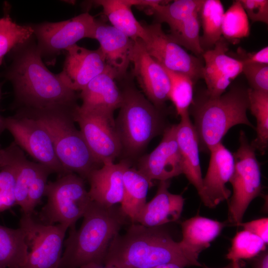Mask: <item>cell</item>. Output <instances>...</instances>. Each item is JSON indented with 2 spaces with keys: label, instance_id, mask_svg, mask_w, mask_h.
Returning a JSON list of instances; mask_svg holds the SVG:
<instances>
[{
  "label": "cell",
  "instance_id": "cell-43",
  "mask_svg": "<svg viewBox=\"0 0 268 268\" xmlns=\"http://www.w3.org/2000/svg\"><path fill=\"white\" fill-rule=\"evenodd\" d=\"M252 268H268V253L265 250L253 259Z\"/></svg>",
  "mask_w": 268,
  "mask_h": 268
},
{
  "label": "cell",
  "instance_id": "cell-11",
  "mask_svg": "<svg viewBox=\"0 0 268 268\" xmlns=\"http://www.w3.org/2000/svg\"><path fill=\"white\" fill-rule=\"evenodd\" d=\"M142 24L144 34L140 39L149 55L165 68L188 75L194 82L202 78L203 64L200 58L173 41L161 23Z\"/></svg>",
  "mask_w": 268,
  "mask_h": 268
},
{
  "label": "cell",
  "instance_id": "cell-20",
  "mask_svg": "<svg viewBox=\"0 0 268 268\" xmlns=\"http://www.w3.org/2000/svg\"><path fill=\"white\" fill-rule=\"evenodd\" d=\"M93 39L99 42L106 63L117 78L125 77L134 41L113 26L97 20Z\"/></svg>",
  "mask_w": 268,
  "mask_h": 268
},
{
  "label": "cell",
  "instance_id": "cell-16",
  "mask_svg": "<svg viewBox=\"0 0 268 268\" xmlns=\"http://www.w3.org/2000/svg\"><path fill=\"white\" fill-rule=\"evenodd\" d=\"M228 44L221 37L213 48L202 55L204 64L202 78L206 85V93L212 97L220 96L234 79L242 72L243 64L227 55Z\"/></svg>",
  "mask_w": 268,
  "mask_h": 268
},
{
  "label": "cell",
  "instance_id": "cell-21",
  "mask_svg": "<svg viewBox=\"0 0 268 268\" xmlns=\"http://www.w3.org/2000/svg\"><path fill=\"white\" fill-rule=\"evenodd\" d=\"M129 165L126 160L118 163L109 162L92 170L86 179L91 200L107 207L121 204L124 196L123 173Z\"/></svg>",
  "mask_w": 268,
  "mask_h": 268
},
{
  "label": "cell",
  "instance_id": "cell-36",
  "mask_svg": "<svg viewBox=\"0 0 268 268\" xmlns=\"http://www.w3.org/2000/svg\"><path fill=\"white\" fill-rule=\"evenodd\" d=\"M266 246L260 237L244 230L237 232L233 238L226 257L231 262L252 259L266 250Z\"/></svg>",
  "mask_w": 268,
  "mask_h": 268
},
{
  "label": "cell",
  "instance_id": "cell-8",
  "mask_svg": "<svg viewBox=\"0 0 268 268\" xmlns=\"http://www.w3.org/2000/svg\"><path fill=\"white\" fill-rule=\"evenodd\" d=\"M239 141V148L233 153L234 169L229 181L233 193L228 205V219L235 226L242 222L249 204L262 191L261 168L256 150L243 131L240 132Z\"/></svg>",
  "mask_w": 268,
  "mask_h": 268
},
{
  "label": "cell",
  "instance_id": "cell-4",
  "mask_svg": "<svg viewBox=\"0 0 268 268\" xmlns=\"http://www.w3.org/2000/svg\"><path fill=\"white\" fill-rule=\"evenodd\" d=\"M248 89L234 86L220 96L212 97L206 92L201 95L189 109L199 142L200 150L208 152L222 142L233 127L243 124L255 129L249 120Z\"/></svg>",
  "mask_w": 268,
  "mask_h": 268
},
{
  "label": "cell",
  "instance_id": "cell-46",
  "mask_svg": "<svg viewBox=\"0 0 268 268\" xmlns=\"http://www.w3.org/2000/svg\"><path fill=\"white\" fill-rule=\"evenodd\" d=\"M203 268H209V267H208L207 266H204ZM233 268V263H232V262H231L228 265H227V266H225L224 267H222V268Z\"/></svg>",
  "mask_w": 268,
  "mask_h": 268
},
{
  "label": "cell",
  "instance_id": "cell-1",
  "mask_svg": "<svg viewBox=\"0 0 268 268\" xmlns=\"http://www.w3.org/2000/svg\"><path fill=\"white\" fill-rule=\"evenodd\" d=\"M10 53L12 61L4 76L12 84L16 108L61 106L73 109L78 106L76 91L44 65L33 35Z\"/></svg>",
  "mask_w": 268,
  "mask_h": 268
},
{
  "label": "cell",
  "instance_id": "cell-22",
  "mask_svg": "<svg viewBox=\"0 0 268 268\" xmlns=\"http://www.w3.org/2000/svg\"><path fill=\"white\" fill-rule=\"evenodd\" d=\"M4 167L9 168L14 174L16 205H18L23 214H25L30 187L39 173L47 166L29 161L22 149L13 141L6 148L0 149V168Z\"/></svg>",
  "mask_w": 268,
  "mask_h": 268
},
{
  "label": "cell",
  "instance_id": "cell-13",
  "mask_svg": "<svg viewBox=\"0 0 268 268\" xmlns=\"http://www.w3.org/2000/svg\"><path fill=\"white\" fill-rule=\"evenodd\" d=\"M4 120L6 130L11 134L14 141L38 163L48 167L59 177L68 173L56 155L48 133L38 122L16 113L4 117Z\"/></svg>",
  "mask_w": 268,
  "mask_h": 268
},
{
  "label": "cell",
  "instance_id": "cell-17",
  "mask_svg": "<svg viewBox=\"0 0 268 268\" xmlns=\"http://www.w3.org/2000/svg\"><path fill=\"white\" fill-rule=\"evenodd\" d=\"M63 70L57 74L60 80L71 90L81 91L107 67L99 48L91 50L75 44L66 50Z\"/></svg>",
  "mask_w": 268,
  "mask_h": 268
},
{
  "label": "cell",
  "instance_id": "cell-32",
  "mask_svg": "<svg viewBox=\"0 0 268 268\" xmlns=\"http://www.w3.org/2000/svg\"><path fill=\"white\" fill-rule=\"evenodd\" d=\"M250 33L248 17L239 0L233 1L224 13L222 22L223 38L232 44H236Z\"/></svg>",
  "mask_w": 268,
  "mask_h": 268
},
{
  "label": "cell",
  "instance_id": "cell-42",
  "mask_svg": "<svg viewBox=\"0 0 268 268\" xmlns=\"http://www.w3.org/2000/svg\"><path fill=\"white\" fill-rule=\"evenodd\" d=\"M236 58L243 64H261L268 65V47L266 46L256 52L249 53L239 48L237 51Z\"/></svg>",
  "mask_w": 268,
  "mask_h": 268
},
{
  "label": "cell",
  "instance_id": "cell-44",
  "mask_svg": "<svg viewBox=\"0 0 268 268\" xmlns=\"http://www.w3.org/2000/svg\"><path fill=\"white\" fill-rule=\"evenodd\" d=\"M152 268H182L180 266L172 263L160 265Z\"/></svg>",
  "mask_w": 268,
  "mask_h": 268
},
{
  "label": "cell",
  "instance_id": "cell-41",
  "mask_svg": "<svg viewBox=\"0 0 268 268\" xmlns=\"http://www.w3.org/2000/svg\"><path fill=\"white\" fill-rule=\"evenodd\" d=\"M238 226L242 227L258 236L267 245L268 243V218L264 217L247 222H241Z\"/></svg>",
  "mask_w": 268,
  "mask_h": 268
},
{
  "label": "cell",
  "instance_id": "cell-7",
  "mask_svg": "<svg viewBox=\"0 0 268 268\" xmlns=\"http://www.w3.org/2000/svg\"><path fill=\"white\" fill-rule=\"evenodd\" d=\"M44 196L47 202L39 213L38 220L47 225L60 224L68 229L75 227L92 201L84 179L73 173L48 182Z\"/></svg>",
  "mask_w": 268,
  "mask_h": 268
},
{
  "label": "cell",
  "instance_id": "cell-9",
  "mask_svg": "<svg viewBox=\"0 0 268 268\" xmlns=\"http://www.w3.org/2000/svg\"><path fill=\"white\" fill-rule=\"evenodd\" d=\"M96 19L85 12L70 19L29 24L37 40V47L42 58L53 63L63 51L85 38L93 39Z\"/></svg>",
  "mask_w": 268,
  "mask_h": 268
},
{
  "label": "cell",
  "instance_id": "cell-27",
  "mask_svg": "<svg viewBox=\"0 0 268 268\" xmlns=\"http://www.w3.org/2000/svg\"><path fill=\"white\" fill-rule=\"evenodd\" d=\"M94 2L101 6L112 26L133 40L141 39L144 28L132 10L134 0H99Z\"/></svg>",
  "mask_w": 268,
  "mask_h": 268
},
{
  "label": "cell",
  "instance_id": "cell-18",
  "mask_svg": "<svg viewBox=\"0 0 268 268\" xmlns=\"http://www.w3.org/2000/svg\"><path fill=\"white\" fill-rule=\"evenodd\" d=\"M209 152L210 160L202 185L207 207L213 208L231 195L226 185L234 171V158L222 142L211 147Z\"/></svg>",
  "mask_w": 268,
  "mask_h": 268
},
{
  "label": "cell",
  "instance_id": "cell-5",
  "mask_svg": "<svg viewBox=\"0 0 268 268\" xmlns=\"http://www.w3.org/2000/svg\"><path fill=\"white\" fill-rule=\"evenodd\" d=\"M74 109L61 106L20 108L15 113L33 119L43 127L50 136L56 155L65 170L85 180L92 170L98 168L99 163L75 126L72 115Z\"/></svg>",
  "mask_w": 268,
  "mask_h": 268
},
{
  "label": "cell",
  "instance_id": "cell-23",
  "mask_svg": "<svg viewBox=\"0 0 268 268\" xmlns=\"http://www.w3.org/2000/svg\"><path fill=\"white\" fill-rule=\"evenodd\" d=\"M169 186V180L160 181L155 196L146 202L135 223L148 227H158L180 218L185 199L181 195L170 193Z\"/></svg>",
  "mask_w": 268,
  "mask_h": 268
},
{
  "label": "cell",
  "instance_id": "cell-30",
  "mask_svg": "<svg viewBox=\"0 0 268 268\" xmlns=\"http://www.w3.org/2000/svg\"><path fill=\"white\" fill-rule=\"evenodd\" d=\"M204 0H176L170 3H160L149 8L159 23L168 25L170 32L176 30L188 17L200 11Z\"/></svg>",
  "mask_w": 268,
  "mask_h": 268
},
{
  "label": "cell",
  "instance_id": "cell-28",
  "mask_svg": "<svg viewBox=\"0 0 268 268\" xmlns=\"http://www.w3.org/2000/svg\"><path fill=\"white\" fill-rule=\"evenodd\" d=\"M28 254L27 234L21 227L12 229L0 225V268H19Z\"/></svg>",
  "mask_w": 268,
  "mask_h": 268
},
{
  "label": "cell",
  "instance_id": "cell-31",
  "mask_svg": "<svg viewBox=\"0 0 268 268\" xmlns=\"http://www.w3.org/2000/svg\"><path fill=\"white\" fill-rule=\"evenodd\" d=\"M249 109L256 118L257 136L251 143L262 154L268 147V92L248 89Z\"/></svg>",
  "mask_w": 268,
  "mask_h": 268
},
{
  "label": "cell",
  "instance_id": "cell-10",
  "mask_svg": "<svg viewBox=\"0 0 268 268\" xmlns=\"http://www.w3.org/2000/svg\"><path fill=\"white\" fill-rule=\"evenodd\" d=\"M20 226L27 234L28 254L19 268H59L63 254L66 226L45 224L33 215L22 214Z\"/></svg>",
  "mask_w": 268,
  "mask_h": 268
},
{
  "label": "cell",
  "instance_id": "cell-45",
  "mask_svg": "<svg viewBox=\"0 0 268 268\" xmlns=\"http://www.w3.org/2000/svg\"><path fill=\"white\" fill-rule=\"evenodd\" d=\"M80 268H109L102 265H98L96 264H89L84 266H83L81 267Z\"/></svg>",
  "mask_w": 268,
  "mask_h": 268
},
{
  "label": "cell",
  "instance_id": "cell-15",
  "mask_svg": "<svg viewBox=\"0 0 268 268\" xmlns=\"http://www.w3.org/2000/svg\"><path fill=\"white\" fill-rule=\"evenodd\" d=\"M176 132L177 125L166 127L159 144L138 162L137 170L152 185L153 180H169L183 174L182 159Z\"/></svg>",
  "mask_w": 268,
  "mask_h": 268
},
{
  "label": "cell",
  "instance_id": "cell-2",
  "mask_svg": "<svg viewBox=\"0 0 268 268\" xmlns=\"http://www.w3.org/2000/svg\"><path fill=\"white\" fill-rule=\"evenodd\" d=\"M199 258L183 249L162 226L148 227L131 223L116 235L108 249L103 265L111 268H152L175 264L182 268L201 267Z\"/></svg>",
  "mask_w": 268,
  "mask_h": 268
},
{
  "label": "cell",
  "instance_id": "cell-48",
  "mask_svg": "<svg viewBox=\"0 0 268 268\" xmlns=\"http://www.w3.org/2000/svg\"><path fill=\"white\" fill-rule=\"evenodd\" d=\"M1 85L0 84V100L1 99Z\"/></svg>",
  "mask_w": 268,
  "mask_h": 268
},
{
  "label": "cell",
  "instance_id": "cell-6",
  "mask_svg": "<svg viewBox=\"0 0 268 268\" xmlns=\"http://www.w3.org/2000/svg\"><path fill=\"white\" fill-rule=\"evenodd\" d=\"M122 102L115 127L123 149L130 155L140 152L151 141L163 133L162 110L157 108L131 84L121 90Z\"/></svg>",
  "mask_w": 268,
  "mask_h": 268
},
{
  "label": "cell",
  "instance_id": "cell-35",
  "mask_svg": "<svg viewBox=\"0 0 268 268\" xmlns=\"http://www.w3.org/2000/svg\"><path fill=\"white\" fill-rule=\"evenodd\" d=\"M200 11L194 12L183 22L178 28L168 34L173 41L191 51L197 57L202 55L204 52L200 43Z\"/></svg>",
  "mask_w": 268,
  "mask_h": 268
},
{
  "label": "cell",
  "instance_id": "cell-14",
  "mask_svg": "<svg viewBox=\"0 0 268 268\" xmlns=\"http://www.w3.org/2000/svg\"><path fill=\"white\" fill-rule=\"evenodd\" d=\"M131 63L133 75L145 97L162 110L169 100L170 79L163 67L147 53L139 38L134 41Z\"/></svg>",
  "mask_w": 268,
  "mask_h": 268
},
{
  "label": "cell",
  "instance_id": "cell-47",
  "mask_svg": "<svg viewBox=\"0 0 268 268\" xmlns=\"http://www.w3.org/2000/svg\"><path fill=\"white\" fill-rule=\"evenodd\" d=\"M233 263V268H241L239 262H231Z\"/></svg>",
  "mask_w": 268,
  "mask_h": 268
},
{
  "label": "cell",
  "instance_id": "cell-24",
  "mask_svg": "<svg viewBox=\"0 0 268 268\" xmlns=\"http://www.w3.org/2000/svg\"><path fill=\"white\" fill-rule=\"evenodd\" d=\"M181 117L177 125L176 136L183 164V174L197 190L201 201L207 207L202 185L199 157V142L190 114Z\"/></svg>",
  "mask_w": 268,
  "mask_h": 268
},
{
  "label": "cell",
  "instance_id": "cell-12",
  "mask_svg": "<svg viewBox=\"0 0 268 268\" xmlns=\"http://www.w3.org/2000/svg\"><path fill=\"white\" fill-rule=\"evenodd\" d=\"M72 115L96 161L99 164L114 162L123 150L114 118L82 110L79 105L73 110Z\"/></svg>",
  "mask_w": 268,
  "mask_h": 268
},
{
  "label": "cell",
  "instance_id": "cell-40",
  "mask_svg": "<svg viewBox=\"0 0 268 268\" xmlns=\"http://www.w3.org/2000/svg\"><path fill=\"white\" fill-rule=\"evenodd\" d=\"M252 21L268 23V0H239Z\"/></svg>",
  "mask_w": 268,
  "mask_h": 268
},
{
  "label": "cell",
  "instance_id": "cell-29",
  "mask_svg": "<svg viewBox=\"0 0 268 268\" xmlns=\"http://www.w3.org/2000/svg\"><path fill=\"white\" fill-rule=\"evenodd\" d=\"M224 9L219 0H204L200 11L203 34L200 43L204 51L213 48L222 37V22Z\"/></svg>",
  "mask_w": 268,
  "mask_h": 268
},
{
  "label": "cell",
  "instance_id": "cell-39",
  "mask_svg": "<svg viewBox=\"0 0 268 268\" xmlns=\"http://www.w3.org/2000/svg\"><path fill=\"white\" fill-rule=\"evenodd\" d=\"M52 173V170L46 167L36 177L28 191L27 211L24 214L33 215L36 206L44 196L48 177Z\"/></svg>",
  "mask_w": 268,
  "mask_h": 268
},
{
  "label": "cell",
  "instance_id": "cell-38",
  "mask_svg": "<svg viewBox=\"0 0 268 268\" xmlns=\"http://www.w3.org/2000/svg\"><path fill=\"white\" fill-rule=\"evenodd\" d=\"M242 73L245 75L251 88L268 92V65L243 64Z\"/></svg>",
  "mask_w": 268,
  "mask_h": 268
},
{
  "label": "cell",
  "instance_id": "cell-3",
  "mask_svg": "<svg viewBox=\"0 0 268 268\" xmlns=\"http://www.w3.org/2000/svg\"><path fill=\"white\" fill-rule=\"evenodd\" d=\"M80 227L69 228L59 268H80L89 264L103 265L114 237L130 219L120 206H105L91 201Z\"/></svg>",
  "mask_w": 268,
  "mask_h": 268
},
{
  "label": "cell",
  "instance_id": "cell-37",
  "mask_svg": "<svg viewBox=\"0 0 268 268\" xmlns=\"http://www.w3.org/2000/svg\"><path fill=\"white\" fill-rule=\"evenodd\" d=\"M15 175L9 168H0V212L16 205Z\"/></svg>",
  "mask_w": 268,
  "mask_h": 268
},
{
  "label": "cell",
  "instance_id": "cell-26",
  "mask_svg": "<svg viewBox=\"0 0 268 268\" xmlns=\"http://www.w3.org/2000/svg\"><path fill=\"white\" fill-rule=\"evenodd\" d=\"M124 196L120 207L131 223L146 202L149 188L153 185L137 169L127 166L123 176Z\"/></svg>",
  "mask_w": 268,
  "mask_h": 268
},
{
  "label": "cell",
  "instance_id": "cell-34",
  "mask_svg": "<svg viewBox=\"0 0 268 268\" xmlns=\"http://www.w3.org/2000/svg\"><path fill=\"white\" fill-rule=\"evenodd\" d=\"M32 35L33 30L29 25L17 24L9 14L0 18V65L6 54Z\"/></svg>",
  "mask_w": 268,
  "mask_h": 268
},
{
  "label": "cell",
  "instance_id": "cell-19",
  "mask_svg": "<svg viewBox=\"0 0 268 268\" xmlns=\"http://www.w3.org/2000/svg\"><path fill=\"white\" fill-rule=\"evenodd\" d=\"M115 72L107 66L105 70L93 78L81 91L82 103L79 108L98 112L113 117L114 112L122 102L121 90L118 87Z\"/></svg>",
  "mask_w": 268,
  "mask_h": 268
},
{
  "label": "cell",
  "instance_id": "cell-33",
  "mask_svg": "<svg viewBox=\"0 0 268 268\" xmlns=\"http://www.w3.org/2000/svg\"><path fill=\"white\" fill-rule=\"evenodd\" d=\"M163 67L170 81L169 100L173 103L177 115L181 117L189 114L194 99V81L186 74Z\"/></svg>",
  "mask_w": 268,
  "mask_h": 268
},
{
  "label": "cell",
  "instance_id": "cell-25",
  "mask_svg": "<svg viewBox=\"0 0 268 268\" xmlns=\"http://www.w3.org/2000/svg\"><path fill=\"white\" fill-rule=\"evenodd\" d=\"M227 225V221L197 215L181 223L182 239L179 243L186 251L199 258L200 254L210 246Z\"/></svg>",
  "mask_w": 268,
  "mask_h": 268
}]
</instances>
